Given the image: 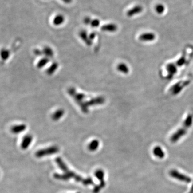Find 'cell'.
<instances>
[{"label":"cell","mask_w":193,"mask_h":193,"mask_svg":"<svg viewBox=\"0 0 193 193\" xmlns=\"http://www.w3.org/2000/svg\"><path fill=\"white\" fill-rule=\"evenodd\" d=\"M55 162L57 165H58L59 168L64 172L63 174H57L55 173L54 174V177L55 179L57 180H60L62 181H68L70 179H73L77 182L81 183H83L84 182L85 179L76 174L75 172H73L68 168L66 165L65 163H64L63 160L60 157H57L55 159Z\"/></svg>","instance_id":"cell-1"},{"label":"cell","mask_w":193,"mask_h":193,"mask_svg":"<svg viewBox=\"0 0 193 193\" xmlns=\"http://www.w3.org/2000/svg\"><path fill=\"white\" fill-rule=\"evenodd\" d=\"M193 122V114H188L185 121L183 122V126L179 128L176 132H174L171 137L170 141H171V142L175 143L182 137L186 134L188 129L192 126Z\"/></svg>","instance_id":"cell-2"},{"label":"cell","mask_w":193,"mask_h":193,"mask_svg":"<svg viewBox=\"0 0 193 193\" xmlns=\"http://www.w3.org/2000/svg\"><path fill=\"white\" fill-rule=\"evenodd\" d=\"M186 61V53H184V54L182 55V57H180V59H178L175 62L169 63L168 65H167L166 66V69L168 73V75L167 77L170 79L172 78V77L177 73L178 68L181 67L183 65H184Z\"/></svg>","instance_id":"cell-3"},{"label":"cell","mask_w":193,"mask_h":193,"mask_svg":"<svg viewBox=\"0 0 193 193\" xmlns=\"http://www.w3.org/2000/svg\"><path fill=\"white\" fill-rule=\"evenodd\" d=\"M59 151V147L57 146H52L38 150L36 153V156L37 158L43 157L47 156L52 155L53 154L57 153Z\"/></svg>","instance_id":"cell-4"},{"label":"cell","mask_w":193,"mask_h":193,"mask_svg":"<svg viewBox=\"0 0 193 193\" xmlns=\"http://www.w3.org/2000/svg\"><path fill=\"white\" fill-rule=\"evenodd\" d=\"M191 83V81H182L173 85L170 89V92L173 95H177L185 88L186 86L188 85Z\"/></svg>","instance_id":"cell-5"},{"label":"cell","mask_w":193,"mask_h":193,"mask_svg":"<svg viewBox=\"0 0 193 193\" xmlns=\"http://www.w3.org/2000/svg\"><path fill=\"white\" fill-rule=\"evenodd\" d=\"M170 176L178 180L179 181H180L182 182H184L186 183H190L191 181V179L189 176H187L185 174H182L180 172L178 171L177 170H172L170 171L169 172Z\"/></svg>","instance_id":"cell-6"},{"label":"cell","mask_w":193,"mask_h":193,"mask_svg":"<svg viewBox=\"0 0 193 193\" xmlns=\"http://www.w3.org/2000/svg\"><path fill=\"white\" fill-rule=\"evenodd\" d=\"M95 175L96 178L100 181V185H99V186H100L101 188H103L105 187L106 185L105 180H104V177H105L104 171L101 169L96 170V172H95Z\"/></svg>","instance_id":"cell-7"},{"label":"cell","mask_w":193,"mask_h":193,"mask_svg":"<svg viewBox=\"0 0 193 193\" xmlns=\"http://www.w3.org/2000/svg\"><path fill=\"white\" fill-rule=\"evenodd\" d=\"M155 34L151 32H147L144 33L142 34L139 37V40L143 42H149L155 40Z\"/></svg>","instance_id":"cell-8"},{"label":"cell","mask_w":193,"mask_h":193,"mask_svg":"<svg viewBox=\"0 0 193 193\" xmlns=\"http://www.w3.org/2000/svg\"><path fill=\"white\" fill-rule=\"evenodd\" d=\"M32 140H33V136L31 135H27L24 137L23 139L21 145L22 149L23 150L27 149L31 144Z\"/></svg>","instance_id":"cell-9"},{"label":"cell","mask_w":193,"mask_h":193,"mask_svg":"<svg viewBox=\"0 0 193 193\" xmlns=\"http://www.w3.org/2000/svg\"><path fill=\"white\" fill-rule=\"evenodd\" d=\"M118 26L115 24L110 23L103 25L101 29L103 31L108 32H114L117 31Z\"/></svg>","instance_id":"cell-10"},{"label":"cell","mask_w":193,"mask_h":193,"mask_svg":"<svg viewBox=\"0 0 193 193\" xmlns=\"http://www.w3.org/2000/svg\"><path fill=\"white\" fill-rule=\"evenodd\" d=\"M143 11V7L140 6H136L128 10L127 15L128 17H132L134 15L139 14Z\"/></svg>","instance_id":"cell-11"},{"label":"cell","mask_w":193,"mask_h":193,"mask_svg":"<svg viewBox=\"0 0 193 193\" xmlns=\"http://www.w3.org/2000/svg\"><path fill=\"white\" fill-rule=\"evenodd\" d=\"M105 98L103 96H98L95 98H93L88 102L89 106H94L103 104L105 102Z\"/></svg>","instance_id":"cell-12"},{"label":"cell","mask_w":193,"mask_h":193,"mask_svg":"<svg viewBox=\"0 0 193 193\" xmlns=\"http://www.w3.org/2000/svg\"><path fill=\"white\" fill-rule=\"evenodd\" d=\"M65 114V111L63 109H59L55 111L52 116V119L55 121H57L63 117Z\"/></svg>","instance_id":"cell-13"},{"label":"cell","mask_w":193,"mask_h":193,"mask_svg":"<svg viewBox=\"0 0 193 193\" xmlns=\"http://www.w3.org/2000/svg\"><path fill=\"white\" fill-rule=\"evenodd\" d=\"M26 126L24 124H19V125H16L14 126L11 128V132L14 134H19L20 132H23L26 129Z\"/></svg>","instance_id":"cell-14"},{"label":"cell","mask_w":193,"mask_h":193,"mask_svg":"<svg viewBox=\"0 0 193 193\" xmlns=\"http://www.w3.org/2000/svg\"><path fill=\"white\" fill-rule=\"evenodd\" d=\"M80 36L81 38L84 41V42H85V44L87 45L91 46L92 45L93 42L90 40V39L89 38V37L88 36L86 32L85 31H81L80 32Z\"/></svg>","instance_id":"cell-15"},{"label":"cell","mask_w":193,"mask_h":193,"mask_svg":"<svg viewBox=\"0 0 193 193\" xmlns=\"http://www.w3.org/2000/svg\"><path fill=\"white\" fill-rule=\"evenodd\" d=\"M153 153L154 155L159 158H163L165 157V152L163 149L160 147H156L153 149Z\"/></svg>","instance_id":"cell-16"},{"label":"cell","mask_w":193,"mask_h":193,"mask_svg":"<svg viewBox=\"0 0 193 193\" xmlns=\"http://www.w3.org/2000/svg\"><path fill=\"white\" fill-rule=\"evenodd\" d=\"M117 70L119 72L125 75L128 74L129 72V68L128 65L124 63H119L117 66Z\"/></svg>","instance_id":"cell-17"},{"label":"cell","mask_w":193,"mask_h":193,"mask_svg":"<svg viewBox=\"0 0 193 193\" xmlns=\"http://www.w3.org/2000/svg\"><path fill=\"white\" fill-rule=\"evenodd\" d=\"M99 146V142L97 140L91 141L88 145V149L90 151H95L98 149Z\"/></svg>","instance_id":"cell-18"},{"label":"cell","mask_w":193,"mask_h":193,"mask_svg":"<svg viewBox=\"0 0 193 193\" xmlns=\"http://www.w3.org/2000/svg\"><path fill=\"white\" fill-rule=\"evenodd\" d=\"M65 18L62 15H57L54 17L53 19V24L56 26H59L63 24L65 22Z\"/></svg>","instance_id":"cell-19"},{"label":"cell","mask_w":193,"mask_h":193,"mask_svg":"<svg viewBox=\"0 0 193 193\" xmlns=\"http://www.w3.org/2000/svg\"><path fill=\"white\" fill-rule=\"evenodd\" d=\"M42 53L48 58H51L54 57V52L52 49L49 47H45L42 50Z\"/></svg>","instance_id":"cell-20"},{"label":"cell","mask_w":193,"mask_h":193,"mask_svg":"<svg viewBox=\"0 0 193 193\" xmlns=\"http://www.w3.org/2000/svg\"><path fill=\"white\" fill-rule=\"evenodd\" d=\"M58 66H59L58 63L57 62H54L48 68V69L47 70V73L49 75H52L55 71H57Z\"/></svg>","instance_id":"cell-21"},{"label":"cell","mask_w":193,"mask_h":193,"mask_svg":"<svg viewBox=\"0 0 193 193\" xmlns=\"http://www.w3.org/2000/svg\"><path fill=\"white\" fill-rule=\"evenodd\" d=\"M49 59L48 57H44L42 59H41L40 61L38 62V68H41L44 67L45 65H46L49 62Z\"/></svg>","instance_id":"cell-22"},{"label":"cell","mask_w":193,"mask_h":193,"mask_svg":"<svg viewBox=\"0 0 193 193\" xmlns=\"http://www.w3.org/2000/svg\"><path fill=\"white\" fill-rule=\"evenodd\" d=\"M155 10L158 14H162L165 11V6L162 4H158L155 6Z\"/></svg>","instance_id":"cell-23"},{"label":"cell","mask_w":193,"mask_h":193,"mask_svg":"<svg viewBox=\"0 0 193 193\" xmlns=\"http://www.w3.org/2000/svg\"><path fill=\"white\" fill-rule=\"evenodd\" d=\"M83 185H84V186L94 185V183H93V179L91 178H88L85 179L84 182L83 183Z\"/></svg>","instance_id":"cell-24"},{"label":"cell","mask_w":193,"mask_h":193,"mask_svg":"<svg viewBox=\"0 0 193 193\" xmlns=\"http://www.w3.org/2000/svg\"><path fill=\"white\" fill-rule=\"evenodd\" d=\"M90 24L93 27H98L100 25V21L98 19H93L91 21Z\"/></svg>","instance_id":"cell-25"},{"label":"cell","mask_w":193,"mask_h":193,"mask_svg":"<svg viewBox=\"0 0 193 193\" xmlns=\"http://www.w3.org/2000/svg\"><path fill=\"white\" fill-rule=\"evenodd\" d=\"M92 19H91L90 17H86L84 19V23L85 24H89L91 23Z\"/></svg>","instance_id":"cell-26"},{"label":"cell","mask_w":193,"mask_h":193,"mask_svg":"<svg viewBox=\"0 0 193 193\" xmlns=\"http://www.w3.org/2000/svg\"><path fill=\"white\" fill-rule=\"evenodd\" d=\"M96 33H95V32H93V33H91L90 34V35L89 36V38H90V40L92 41L93 39H95V37H96Z\"/></svg>","instance_id":"cell-27"},{"label":"cell","mask_w":193,"mask_h":193,"mask_svg":"<svg viewBox=\"0 0 193 193\" xmlns=\"http://www.w3.org/2000/svg\"><path fill=\"white\" fill-rule=\"evenodd\" d=\"M62 1L65 3H70L72 2L73 0H62Z\"/></svg>","instance_id":"cell-28"},{"label":"cell","mask_w":193,"mask_h":193,"mask_svg":"<svg viewBox=\"0 0 193 193\" xmlns=\"http://www.w3.org/2000/svg\"><path fill=\"white\" fill-rule=\"evenodd\" d=\"M188 193H193V185H192V186H191V190H190V191H189Z\"/></svg>","instance_id":"cell-29"},{"label":"cell","mask_w":193,"mask_h":193,"mask_svg":"<svg viewBox=\"0 0 193 193\" xmlns=\"http://www.w3.org/2000/svg\"></svg>","instance_id":"cell-30"}]
</instances>
